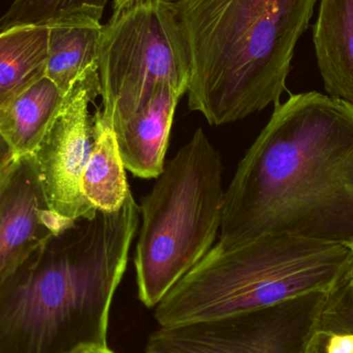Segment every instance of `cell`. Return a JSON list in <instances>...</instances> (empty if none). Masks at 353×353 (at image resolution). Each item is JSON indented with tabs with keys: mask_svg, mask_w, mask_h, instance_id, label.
<instances>
[{
	"mask_svg": "<svg viewBox=\"0 0 353 353\" xmlns=\"http://www.w3.org/2000/svg\"><path fill=\"white\" fill-rule=\"evenodd\" d=\"M265 234L353 244V108L317 91L274 108L225 190L218 242Z\"/></svg>",
	"mask_w": 353,
	"mask_h": 353,
	"instance_id": "6da1fadb",
	"label": "cell"
},
{
	"mask_svg": "<svg viewBox=\"0 0 353 353\" xmlns=\"http://www.w3.org/2000/svg\"><path fill=\"white\" fill-rule=\"evenodd\" d=\"M130 192L37 248L0 285V353H72L108 344L110 312L140 226Z\"/></svg>",
	"mask_w": 353,
	"mask_h": 353,
	"instance_id": "7a4b0ae2",
	"label": "cell"
},
{
	"mask_svg": "<svg viewBox=\"0 0 353 353\" xmlns=\"http://www.w3.org/2000/svg\"><path fill=\"white\" fill-rule=\"evenodd\" d=\"M319 0H179L190 58V111L212 125L280 103Z\"/></svg>",
	"mask_w": 353,
	"mask_h": 353,
	"instance_id": "3957f363",
	"label": "cell"
},
{
	"mask_svg": "<svg viewBox=\"0 0 353 353\" xmlns=\"http://www.w3.org/2000/svg\"><path fill=\"white\" fill-rule=\"evenodd\" d=\"M352 268L348 245L265 234L217 242L155 307L159 327L218 321L329 292Z\"/></svg>",
	"mask_w": 353,
	"mask_h": 353,
	"instance_id": "277c9868",
	"label": "cell"
},
{
	"mask_svg": "<svg viewBox=\"0 0 353 353\" xmlns=\"http://www.w3.org/2000/svg\"><path fill=\"white\" fill-rule=\"evenodd\" d=\"M223 171L220 153L197 128L141 199L134 261L139 299L147 308H155L215 245Z\"/></svg>",
	"mask_w": 353,
	"mask_h": 353,
	"instance_id": "5b68a950",
	"label": "cell"
},
{
	"mask_svg": "<svg viewBox=\"0 0 353 353\" xmlns=\"http://www.w3.org/2000/svg\"><path fill=\"white\" fill-rule=\"evenodd\" d=\"M190 58L175 2L137 0L114 10L99 45L101 111L114 128L142 111L163 83L186 94Z\"/></svg>",
	"mask_w": 353,
	"mask_h": 353,
	"instance_id": "8992f818",
	"label": "cell"
},
{
	"mask_svg": "<svg viewBox=\"0 0 353 353\" xmlns=\"http://www.w3.org/2000/svg\"><path fill=\"white\" fill-rule=\"evenodd\" d=\"M327 292L218 321L159 327L148 344L171 353H304Z\"/></svg>",
	"mask_w": 353,
	"mask_h": 353,
	"instance_id": "52a82bcc",
	"label": "cell"
},
{
	"mask_svg": "<svg viewBox=\"0 0 353 353\" xmlns=\"http://www.w3.org/2000/svg\"><path fill=\"white\" fill-rule=\"evenodd\" d=\"M99 97L101 83L95 68L74 82L31 153L50 207L70 221L95 210L83 194L81 181L97 138L89 108Z\"/></svg>",
	"mask_w": 353,
	"mask_h": 353,
	"instance_id": "ba28073f",
	"label": "cell"
},
{
	"mask_svg": "<svg viewBox=\"0 0 353 353\" xmlns=\"http://www.w3.org/2000/svg\"><path fill=\"white\" fill-rule=\"evenodd\" d=\"M72 222L50 207L32 157H17L0 178V285Z\"/></svg>",
	"mask_w": 353,
	"mask_h": 353,
	"instance_id": "9c48e42d",
	"label": "cell"
},
{
	"mask_svg": "<svg viewBox=\"0 0 353 353\" xmlns=\"http://www.w3.org/2000/svg\"><path fill=\"white\" fill-rule=\"evenodd\" d=\"M182 97L163 83L142 111L114 128L124 167L134 176L157 179L165 170L174 116Z\"/></svg>",
	"mask_w": 353,
	"mask_h": 353,
	"instance_id": "30bf717a",
	"label": "cell"
},
{
	"mask_svg": "<svg viewBox=\"0 0 353 353\" xmlns=\"http://www.w3.org/2000/svg\"><path fill=\"white\" fill-rule=\"evenodd\" d=\"M313 45L327 95L353 108V0H321Z\"/></svg>",
	"mask_w": 353,
	"mask_h": 353,
	"instance_id": "8fae6325",
	"label": "cell"
},
{
	"mask_svg": "<svg viewBox=\"0 0 353 353\" xmlns=\"http://www.w3.org/2000/svg\"><path fill=\"white\" fill-rule=\"evenodd\" d=\"M88 12L68 14L48 23L46 77L66 94L85 72L99 68L103 24Z\"/></svg>",
	"mask_w": 353,
	"mask_h": 353,
	"instance_id": "7c38bea8",
	"label": "cell"
},
{
	"mask_svg": "<svg viewBox=\"0 0 353 353\" xmlns=\"http://www.w3.org/2000/svg\"><path fill=\"white\" fill-rule=\"evenodd\" d=\"M65 94L43 77L0 108V134L17 157L31 155L45 134Z\"/></svg>",
	"mask_w": 353,
	"mask_h": 353,
	"instance_id": "4fadbf2b",
	"label": "cell"
},
{
	"mask_svg": "<svg viewBox=\"0 0 353 353\" xmlns=\"http://www.w3.org/2000/svg\"><path fill=\"white\" fill-rule=\"evenodd\" d=\"M48 25H24L0 32V108L46 77Z\"/></svg>",
	"mask_w": 353,
	"mask_h": 353,
	"instance_id": "5bb4252c",
	"label": "cell"
},
{
	"mask_svg": "<svg viewBox=\"0 0 353 353\" xmlns=\"http://www.w3.org/2000/svg\"><path fill=\"white\" fill-rule=\"evenodd\" d=\"M95 132L94 146L83 173L81 188L95 209L118 211L130 193L125 167L114 130L95 121Z\"/></svg>",
	"mask_w": 353,
	"mask_h": 353,
	"instance_id": "9a60e30c",
	"label": "cell"
},
{
	"mask_svg": "<svg viewBox=\"0 0 353 353\" xmlns=\"http://www.w3.org/2000/svg\"><path fill=\"white\" fill-rule=\"evenodd\" d=\"M304 353H353L352 271L327 292Z\"/></svg>",
	"mask_w": 353,
	"mask_h": 353,
	"instance_id": "2e32d148",
	"label": "cell"
},
{
	"mask_svg": "<svg viewBox=\"0 0 353 353\" xmlns=\"http://www.w3.org/2000/svg\"><path fill=\"white\" fill-rule=\"evenodd\" d=\"M109 0H14L0 17V32L24 25H45L77 12L103 17Z\"/></svg>",
	"mask_w": 353,
	"mask_h": 353,
	"instance_id": "e0dca14e",
	"label": "cell"
},
{
	"mask_svg": "<svg viewBox=\"0 0 353 353\" xmlns=\"http://www.w3.org/2000/svg\"><path fill=\"white\" fill-rule=\"evenodd\" d=\"M16 159L12 147L6 142V139L0 134V178L3 175L4 172L12 165V161Z\"/></svg>",
	"mask_w": 353,
	"mask_h": 353,
	"instance_id": "ac0fdd59",
	"label": "cell"
},
{
	"mask_svg": "<svg viewBox=\"0 0 353 353\" xmlns=\"http://www.w3.org/2000/svg\"><path fill=\"white\" fill-rule=\"evenodd\" d=\"M72 353H115L110 350L108 344H85L74 350Z\"/></svg>",
	"mask_w": 353,
	"mask_h": 353,
	"instance_id": "d6986e66",
	"label": "cell"
},
{
	"mask_svg": "<svg viewBox=\"0 0 353 353\" xmlns=\"http://www.w3.org/2000/svg\"><path fill=\"white\" fill-rule=\"evenodd\" d=\"M137 1V0H114V10H119L123 8L126 4L132 3V2ZM168 1L176 2L179 0H168Z\"/></svg>",
	"mask_w": 353,
	"mask_h": 353,
	"instance_id": "ffe728a7",
	"label": "cell"
},
{
	"mask_svg": "<svg viewBox=\"0 0 353 353\" xmlns=\"http://www.w3.org/2000/svg\"><path fill=\"white\" fill-rule=\"evenodd\" d=\"M145 353H171L167 350H161V348L155 347V346L147 344L146 352Z\"/></svg>",
	"mask_w": 353,
	"mask_h": 353,
	"instance_id": "44dd1931",
	"label": "cell"
},
{
	"mask_svg": "<svg viewBox=\"0 0 353 353\" xmlns=\"http://www.w3.org/2000/svg\"><path fill=\"white\" fill-rule=\"evenodd\" d=\"M348 246H350V248H352V274H353V244L348 245Z\"/></svg>",
	"mask_w": 353,
	"mask_h": 353,
	"instance_id": "7402d4cb",
	"label": "cell"
},
{
	"mask_svg": "<svg viewBox=\"0 0 353 353\" xmlns=\"http://www.w3.org/2000/svg\"><path fill=\"white\" fill-rule=\"evenodd\" d=\"M352 277H353V274H352Z\"/></svg>",
	"mask_w": 353,
	"mask_h": 353,
	"instance_id": "603a6c76",
	"label": "cell"
}]
</instances>
